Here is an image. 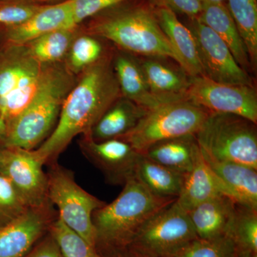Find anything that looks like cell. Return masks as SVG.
Wrapping results in <instances>:
<instances>
[{
  "label": "cell",
  "instance_id": "cell-17",
  "mask_svg": "<svg viewBox=\"0 0 257 257\" xmlns=\"http://www.w3.org/2000/svg\"><path fill=\"white\" fill-rule=\"evenodd\" d=\"M221 194L230 197L224 184L207 165L197 143L192 170L185 175L176 202L188 212L202 202Z\"/></svg>",
  "mask_w": 257,
  "mask_h": 257
},
{
  "label": "cell",
  "instance_id": "cell-28",
  "mask_svg": "<svg viewBox=\"0 0 257 257\" xmlns=\"http://www.w3.org/2000/svg\"><path fill=\"white\" fill-rule=\"evenodd\" d=\"M227 7L242 39L250 62L257 60V0H227Z\"/></svg>",
  "mask_w": 257,
  "mask_h": 257
},
{
  "label": "cell",
  "instance_id": "cell-18",
  "mask_svg": "<svg viewBox=\"0 0 257 257\" xmlns=\"http://www.w3.org/2000/svg\"><path fill=\"white\" fill-rule=\"evenodd\" d=\"M162 31L177 57V63L190 77L204 76L195 40L188 28L179 21L176 13L165 8H154Z\"/></svg>",
  "mask_w": 257,
  "mask_h": 257
},
{
  "label": "cell",
  "instance_id": "cell-35",
  "mask_svg": "<svg viewBox=\"0 0 257 257\" xmlns=\"http://www.w3.org/2000/svg\"><path fill=\"white\" fill-rule=\"evenodd\" d=\"M153 8H165L175 13L187 15L189 19H197L202 11L200 0H148Z\"/></svg>",
  "mask_w": 257,
  "mask_h": 257
},
{
  "label": "cell",
  "instance_id": "cell-9",
  "mask_svg": "<svg viewBox=\"0 0 257 257\" xmlns=\"http://www.w3.org/2000/svg\"><path fill=\"white\" fill-rule=\"evenodd\" d=\"M47 175V194L52 205L58 209V216L68 227L95 246L92 214L104 206L76 182L73 172L58 165H50Z\"/></svg>",
  "mask_w": 257,
  "mask_h": 257
},
{
  "label": "cell",
  "instance_id": "cell-32",
  "mask_svg": "<svg viewBox=\"0 0 257 257\" xmlns=\"http://www.w3.org/2000/svg\"><path fill=\"white\" fill-rule=\"evenodd\" d=\"M29 208L9 179L0 173V227L15 220Z\"/></svg>",
  "mask_w": 257,
  "mask_h": 257
},
{
  "label": "cell",
  "instance_id": "cell-30",
  "mask_svg": "<svg viewBox=\"0 0 257 257\" xmlns=\"http://www.w3.org/2000/svg\"><path fill=\"white\" fill-rule=\"evenodd\" d=\"M49 233L63 257H100L95 246L68 227L59 216L51 224Z\"/></svg>",
  "mask_w": 257,
  "mask_h": 257
},
{
  "label": "cell",
  "instance_id": "cell-12",
  "mask_svg": "<svg viewBox=\"0 0 257 257\" xmlns=\"http://www.w3.org/2000/svg\"><path fill=\"white\" fill-rule=\"evenodd\" d=\"M189 29L197 45L204 77L218 82L253 86L248 72L240 67L215 32L197 19H191Z\"/></svg>",
  "mask_w": 257,
  "mask_h": 257
},
{
  "label": "cell",
  "instance_id": "cell-34",
  "mask_svg": "<svg viewBox=\"0 0 257 257\" xmlns=\"http://www.w3.org/2000/svg\"><path fill=\"white\" fill-rule=\"evenodd\" d=\"M130 0H70L75 25H80L103 10Z\"/></svg>",
  "mask_w": 257,
  "mask_h": 257
},
{
  "label": "cell",
  "instance_id": "cell-39",
  "mask_svg": "<svg viewBox=\"0 0 257 257\" xmlns=\"http://www.w3.org/2000/svg\"><path fill=\"white\" fill-rule=\"evenodd\" d=\"M202 5L216 4V3H224L225 0H200Z\"/></svg>",
  "mask_w": 257,
  "mask_h": 257
},
{
  "label": "cell",
  "instance_id": "cell-15",
  "mask_svg": "<svg viewBox=\"0 0 257 257\" xmlns=\"http://www.w3.org/2000/svg\"><path fill=\"white\" fill-rule=\"evenodd\" d=\"M75 25L70 0L43 6L23 23L0 28V50L23 47L47 32Z\"/></svg>",
  "mask_w": 257,
  "mask_h": 257
},
{
  "label": "cell",
  "instance_id": "cell-41",
  "mask_svg": "<svg viewBox=\"0 0 257 257\" xmlns=\"http://www.w3.org/2000/svg\"><path fill=\"white\" fill-rule=\"evenodd\" d=\"M1 147H2V145H0V149H1Z\"/></svg>",
  "mask_w": 257,
  "mask_h": 257
},
{
  "label": "cell",
  "instance_id": "cell-36",
  "mask_svg": "<svg viewBox=\"0 0 257 257\" xmlns=\"http://www.w3.org/2000/svg\"><path fill=\"white\" fill-rule=\"evenodd\" d=\"M24 257H63L57 243L50 233Z\"/></svg>",
  "mask_w": 257,
  "mask_h": 257
},
{
  "label": "cell",
  "instance_id": "cell-14",
  "mask_svg": "<svg viewBox=\"0 0 257 257\" xmlns=\"http://www.w3.org/2000/svg\"><path fill=\"white\" fill-rule=\"evenodd\" d=\"M52 204L30 207L9 224L0 227V257H24L48 233L58 214Z\"/></svg>",
  "mask_w": 257,
  "mask_h": 257
},
{
  "label": "cell",
  "instance_id": "cell-25",
  "mask_svg": "<svg viewBox=\"0 0 257 257\" xmlns=\"http://www.w3.org/2000/svg\"><path fill=\"white\" fill-rule=\"evenodd\" d=\"M135 177L155 195L177 199L183 187L185 175L142 155Z\"/></svg>",
  "mask_w": 257,
  "mask_h": 257
},
{
  "label": "cell",
  "instance_id": "cell-37",
  "mask_svg": "<svg viewBox=\"0 0 257 257\" xmlns=\"http://www.w3.org/2000/svg\"><path fill=\"white\" fill-rule=\"evenodd\" d=\"M23 1L28 2L32 4L41 5V6H47V5L60 4L67 0H23Z\"/></svg>",
  "mask_w": 257,
  "mask_h": 257
},
{
  "label": "cell",
  "instance_id": "cell-7",
  "mask_svg": "<svg viewBox=\"0 0 257 257\" xmlns=\"http://www.w3.org/2000/svg\"><path fill=\"white\" fill-rule=\"evenodd\" d=\"M41 71L25 47L0 50V140L31 101Z\"/></svg>",
  "mask_w": 257,
  "mask_h": 257
},
{
  "label": "cell",
  "instance_id": "cell-29",
  "mask_svg": "<svg viewBox=\"0 0 257 257\" xmlns=\"http://www.w3.org/2000/svg\"><path fill=\"white\" fill-rule=\"evenodd\" d=\"M241 250L257 253V209L236 204L226 234Z\"/></svg>",
  "mask_w": 257,
  "mask_h": 257
},
{
  "label": "cell",
  "instance_id": "cell-24",
  "mask_svg": "<svg viewBox=\"0 0 257 257\" xmlns=\"http://www.w3.org/2000/svg\"><path fill=\"white\" fill-rule=\"evenodd\" d=\"M196 145L195 136L172 139L152 145L143 155L157 164L186 175L192 170Z\"/></svg>",
  "mask_w": 257,
  "mask_h": 257
},
{
  "label": "cell",
  "instance_id": "cell-2",
  "mask_svg": "<svg viewBox=\"0 0 257 257\" xmlns=\"http://www.w3.org/2000/svg\"><path fill=\"white\" fill-rule=\"evenodd\" d=\"M86 33L110 42L133 55L177 57L157 21L155 10L143 0H130L103 10L80 24Z\"/></svg>",
  "mask_w": 257,
  "mask_h": 257
},
{
  "label": "cell",
  "instance_id": "cell-33",
  "mask_svg": "<svg viewBox=\"0 0 257 257\" xmlns=\"http://www.w3.org/2000/svg\"><path fill=\"white\" fill-rule=\"evenodd\" d=\"M42 7L23 0H0V28L23 23Z\"/></svg>",
  "mask_w": 257,
  "mask_h": 257
},
{
  "label": "cell",
  "instance_id": "cell-21",
  "mask_svg": "<svg viewBox=\"0 0 257 257\" xmlns=\"http://www.w3.org/2000/svg\"><path fill=\"white\" fill-rule=\"evenodd\" d=\"M147 109L121 96L96 121L88 135L96 142L119 139L133 130Z\"/></svg>",
  "mask_w": 257,
  "mask_h": 257
},
{
  "label": "cell",
  "instance_id": "cell-40",
  "mask_svg": "<svg viewBox=\"0 0 257 257\" xmlns=\"http://www.w3.org/2000/svg\"><path fill=\"white\" fill-rule=\"evenodd\" d=\"M100 257H130L124 252L113 253V254L106 255V256H101Z\"/></svg>",
  "mask_w": 257,
  "mask_h": 257
},
{
  "label": "cell",
  "instance_id": "cell-22",
  "mask_svg": "<svg viewBox=\"0 0 257 257\" xmlns=\"http://www.w3.org/2000/svg\"><path fill=\"white\" fill-rule=\"evenodd\" d=\"M197 20L220 37L238 64L247 72L251 65L247 51L226 5L224 3L203 5L202 13Z\"/></svg>",
  "mask_w": 257,
  "mask_h": 257
},
{
  "label": "cell",
  "instance_id": "cell-1",
  "mask_svg": "<svg viewBox=\"0 0 257 257\" xmlns=\"http://www.w3.org/2000/svg\"><path fill=\"white\" fill-rule=\"evenodd\" d=\"M112 52L111 49L77 76L53 131L37 150H34L44 165L57 162L74 138L89 135L102 114L121 97L113 69Z\"/></svg>",
  "mask_w": 257,
  "mask_h": 257
},
{
  "label": "cell",
  "instance_id": "cell-38",
  "mask_svg": "<svg viewBox=\"0 0 257 257\" xmlns=\"http://www.w3.org/2000/svg\"><path fill=\"white\" fill-rule=\"evenodd\" d=\"M239 257H257V253L240 249Z\"/></svg>",
  "mask_w": 257,
  "mask_h": 257
},
{
  "label": "cell",
  "instance_id": "cell-8",
  "mask_svg": "<svg viewBox=\"0 0 257 257\" xmlns=\"http://www.w3.org/2000/svg\"><path fill=\"white\" fill-rule=\"evenodd\" d=\"M197 239L188 214L175 200L149 219L123 252L130 257H170Z\"/></svg>",
  "mask_w": 257,
  "mask_h": 257
},
{
  "label": "cell",
  "instance_id": "cell-19",
  "mask_svg": "<svg viewBox=\"0 0 257 257\" xmlns=\"http://www.w3.org/2000/svg\"><path fill=\"white\" fill-rule=\"evenodd\" d=\"M201 152L211 170L227 189L230 197L241 205L257 209V170L235 162L215 160Z\"/></svg>",
  "mask_w": 257,
  "mask_h": 257
},
{
  "label": "cell",
  "instance_id": "cell-16",
  "mask_svg": "<svg viewBox=\"0 0 257 257\" xmlns=\"http://www.w3.org/2000/svg\"><path fill=\"white\" fill-rule=\"evenodd\" d=\"M112 66L121 96L144 109L150 110L166 102L178 100L161 97L152 93L144 75L140 60L133 54L114 47Z\"/></svg>",
  "mask_w": 257,
  "mask_h": 257
},
{
  "label": "cell",
  "instance_id": "cell-6",
  "mask_svg": "<svg viewBox=\"0 0 257 257\" xmlns=\"http://www.w3.org/2000/svg\"><path fill=\"white\" fill-rule=\"evenodd\" d=\"M256 126L236 115L211 113L195 138L201 150L211 158L257 170Z\"/></svg>",
  "mask_w": 257,
  "mask_h": 257
},
{
  "label": "cell",
  "instance_id": "cell-10",
  "mask_svg": "<svg viewBox=\"0 0 257 257\" xmlns=\"http://www.w3.org/2000/svg\"><path fill=\"white\" fill-rule=\"evenodd\" d=\"M185 97L211 113L236 115L257 124V95L253 86L218 82L198 76L189 79Z\"/></svg>",
  "mask_w": 257,
  "mask_h": 257
},
{
  "label": "cell",
  "instance_id": "cell-20",
  "mask_svg": "<svg viewBox=\"0 0 257 257\" xmlns=\"http://www.w3.org/2000/svg\"><path fill=\"white\" fill-rule=\"evenodd\" d=\"M236 203L226 195L216 196L187 212L199 239H207L226 234Z\"/></svg>",
  "mask_w": 257,
  "mask_h": 257
},
{
  "label": "cell",
  "instance_id": "cell-5",
  "mask_svg": "<svg viewBox=\"0 0 257 257\" xmlns=\"http://www.w3.org/2000/svg\"><path fill=\"white\" fill-rule=\"evenodd\" d=\"M210 114L187 99L169 101L147 110L136 126L119 139L143 155L160 142L195 136Z\"/></svg>",
  "mask_w": 257,
  "mask_h": 257
},
{
  "label": "cell",
  "instance_id": "cell-4",
  "mask_svg": "<svg viewBox=\"0 0 257 257\" xmlns=\"http://www.w3.org/2000/svg\"><path fill=\"white\" fill-rule=\"evenodd\" d=\"M76 80L77 76L63 62L42 64L36 92L26 109L5 130L0 145L34 150L43 143L55 127Z\"/></svg>",
  "mask_w": 257,
  "mask_h": 257
},
{
  "label": "cell",
  "instance_id": "cell-11",
  "mask_svg": "<svg viewBox=\"0 0 257 257\" xmlns=\"http://www.w3.org/2000/svg\"><path fill=\"white\" fill-rule=\"evenodd\" d=\"M43 166L34 150L3 146L0 149V173L9 179L28 207L51 204Z\"/></svg>",
  "mask_w": 257,
  "mask_h": 257
},
{
  "label": "cell",
  "instance_id": "cell-27",
  "mask_svg": "<svg viewBox=\"0 0 257 257\" xmlns=\"http://www.w3.org/2000/svg\"><path fill=\"white\" fill-rule=\"evenodd\" d=\"M81 26V25H80ZM104 40L81 30L74 39L64 64L74 75H79L84 69L96 63L111 50L106 47Z\"/></svg>",
  "mask_w": 257,
  "mask_h": 257
},
{
  "label": "cell",
  "instance_id": "cell-23",
  "mask_svg": "<svg viewBox=\"0 0 257 257\" xmlns=\"http://www.w3.org/2000/svg\"><path fill=\"white\" fill-rule=\"evenodd\" d=\"M140 63L147 84L155 95L170 99H186L190 77L154 59L140 60Z\"/></svg>",
  "mask_w": 257,
  "mask_h": 257
},
{
  "label": "cell",
  "instance_id": "cell-26",
  "mask_svg": "<svg viewBox=\"0 0 257 257\" xmlns=\"http://www.w3.org/2000/svg\"><path fill=\"white\" fill-rule=\"evenodd\" d=\"M80 30V25L57 29L47 32L23 47L32 58L41 64L64 62Z\"/></svg>",
  "mask_w": 257,
  "mask_h": 257
},
{
  "label": "cell",
  "instance_id": "cell-3",
  "mask_svg": "<svg viewBox=\"0 0 257 257\" xmlns=\"http://www.w3.org/2000/svg\"><path fill=\"white\" fill-rule=\"evenodd\" d=\"M175 200L155 195L135 176L128 179L116 199L93 213L95 248L99 256L123 252L140 228Z\"/></svg>",
  "mask_w": 257,
  "mask_h": 257
},
{
  "label": "cell",
  "instance_id": "cell-31",
  "mask_svg": "<svg viewBox=\"0 0 257 257\" xmlns=\"http://www.w3.org/2000/svg\"><path fill=\"white\" fill-rule=\"evenodd\" d=\"M240 249L227 234L194 240L170 257H239Z\"/></svg>",
  "mask_w": 257,
  "mask_h": 257
},
{
  "label": "cell",
  "instance_id": "cell-13",
  "mask_svg": "<svg viewBox=\"0 0 257 257\" xmlns=\"http://www.w3.org/2000/svg\"><path fill=\"white\" fill-rule=\"evenodd\" d=\"M78 144L83 155L102 172L106 182L113 185H124L135 177L143 155L119 139L96 142L82 136Z\"/></svg>",
  "mask_w": 257,
  "mask_h": 257
}]
</instances>
